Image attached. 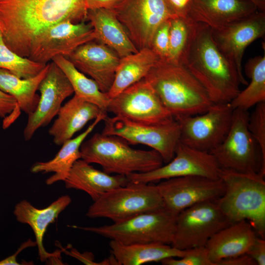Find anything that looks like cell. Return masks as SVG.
Returning a JSON list of instances; mask_svg holds the SVG:
<instances>
[{"instance_id":"obj_1","label":"cell","mask_w":265,"mask_h":265,"mask_svg":"<svg viewBox=\"0 0 265 265\" xmlns=\"http://www.w3.org/2000/svg\"><path fill=\"white\" fill-rule=\"evenodd\" d=\"M85 0H0V30L6 45L27 57L35 39L64 21H87Z\"/></svg>"},{"instance_id":"obj_2","label":"cell","mask_w":265,"mask_h":265,"mask_svg":"<svg viewBox=\"0 0 265 265\" xmlns=\"http://www.w3.org/2000/svg\"><path fill=\"white\" fill-rule=\"evenodd\" d=\"M183 64L202 85L213 104L230 103L240 92L235 66L215 43L211 28L196 22Z\"/></svg>"},{"instance_id":"obj_3","label":"cell","mask_w":265,"mask_h":265,"mask_svg":"<svg viewBox=\"0 0 265 265\" xmlns=\"http://www.w3.org/2000/svg\"><path fill=\"white\" fill-rule=\"evenodd\" d=\"M144 79L175 120L203 113L213 104L202 85L182 63L159 60Z\"/></svg>"},{"instance_id":"obj_4","label":"cell","mask_w":265,"mask_h":265,"mask_svg":"<svg viewBox=\"0 0 265 265\" xmlns=\"http://www.w3.org/2000/svg\"><path fill=\"white\" fill-rule=\"evenodd\" d=\"M265 176L221 169L220 178L225 185L216 202L230 223L245 220L260 237L265 235Z\"/></svg>"},{"instance_id":"obj_5","label":"cell","mask_w":265,"mask_h":265,"mask_svg":"<svg viewBox=\"0 0 265 265\" xmlns=\"http://www.w3.org/2000/svg\"><path fill=\"white\" fill-rule=\"evenodd\" d=\"M81 159L96 163L108 174L125 176L145 173L162 165L160 154L154 150L136 149L123 138L116 135L95 133L82 143Z\"/></svg>"},{"instance_id":"obj_6","label":"cell","mask_w":265,"mask_h":265,"mask_svg":"<svg viewBox=\"0 0 265 265\" xmlns=\"http://www.w3.org/2000/svg\"><path fill=\"white\" fill-rule=\"evenodd\" d=\"M177 215L164 207L111 225L69 227L95 233L124 244L159 242L171 245Z\"/></svg>"},{"instance_id":"obj_7","label":"cell","mask_w":265,"mask_h":265,"mask_svg":"<svg viewBox=\"0 0 265 265\" xmlns=\"http://www.w3.org/2000/svg\"><path fill=\"white\" fill-rule=\"evenodd\" d=\"M164 208L157 185L129 181L124 186L107 191L89 207L90 218H107L113 222Z\"/></svg>"},{"instance_id":"obj_8","label":"cell","mask_w":265,"mask_h":265,"mask_svg":"<svg viewBox=\"0 0 265 265\" xmlns=\"http://www.w3.org/2000/svg\"><path fill=\"white\" fill-rule=\"evenodd\" d=\"M104 121L103 134L119 136L129 144L148 146L158 152L166 163L174 158L180 138V126L175 119L165 123L149 124L107 115Z\"/></svg>"},{"instance_id":"obj_9","label":"cell","mask_w":265,"mask_h":265,"mask_svg":"<svg viewBox=\"0 0 265 265\" xmlns=\"http://www.w3.org/2000/svg\"><path fill=\"white\" fill-rule=\"evenodd\" d=\"M248 110L234 109L231 125L223 141L210 152L222 169L260 173L262 159L248 128Z\"/></svg>"},{"instance_id":"obj_10","label":"cell","mask_w":265,"mask_h":265,"mask_svg":"<svg viewBox=\"0 0 265 265\" xmlns=\"http://www.w3.org/2000/svg\"><path fill=\"white\" fill-rule=\"evenodd\" d=\"M215 200L196 204L177 214L173 247L183 250L205 247L215 233L231 224Z\"/></svg>"},{"instance_id":"obj_11","label":"cell","mask_w":265,"mask_h":265,"mask_svg":"<svg viewBox=\"0 0 265 265\" xmlns=\"http://www.w3.org/2000/svg\"><path fill=\"white\" fill-rule=\"evenodd\" d=\"M112 10L138 51L151 49L158 28L176 17L165 0H122Z\"/></svg>"},{"instance_id":"obj_12","label":"cell","mask_w":265,"mask_h":265,"mask_svg":"<svg viewBox=\"0 0 265 265\" xmlns=\"http://www.w3.org/2000/svg\"><path fill=\"white\" fill-rule=\"evenodd\" d=\"M233 110L230 103L213 104L203 113L176 119L180 126V141L191 148L210 152L227 135Z\"/></svg>"},{"instance_id":"obj_13","label":"cell","mask_w":265,"mask_h":265,"mask_svg":"<svg viewBox=\"0 0 265 265\" xmlns=\"http://www.w3.org/2000/svg\"><path fill=\"white\" fill-rule=\"evenodd\" d=\"M106 111L144 124H162L175 119L144 79L110 98Z\"/></svg>"},{"instance_id":"obj_14","label":"cell","mask_w":265,"mask_h":265,"mask_svg":"<svg viewBox=\"0 0 265 265\" xmlns=\"http://www.w3.org/2000/svg\"><path fill=\"white\" fill-rule=\"evenodd\" d=\"M221 171V168L211 153L191 148L180 141L175 149L174 158L165 165L149 172L133 173L127 177L130 182L152 183L190 175L218 179Z\"/></svg>"},{"instance_id":"obj_15","label":"cell","mask_w":265,"mask_h":265,"mask_svg":"<svg viewBox=\"0 0 265 265\" xmlns=\"http://www.w3.org/2000/svg\"><path fill=\"white\" fill-rule=\"evenodd\" d=\"M59 22L44 30L35 39L27 57L47 64L57 55H69L80 46L95 40L91 23Z\"/></svg>"},{"instance_id":"obj_16","label":"cell","mask_w":265,"mask_h":265,"mask_svg":"<svg viewBox=\"0 0 265 265\" xmlns=\"http://www.w3.org/2000/svg\"><path fill=\"white\" fill-rule=\"evenodd\" d=\"M156 185L164 207L177 214L196 204L215 200L225 190V185L221 178L196 175L166 179Z\"/></svg>"},{"instance_id":"obj_17","label":"cell","mask_w":265,"mask_h":265,"mask_svg":"<svg viewBox=\"0 0 265 265\" xmlns=\"http://www.w3.org/2000/svg\"><path fill=\"white\" fill-rule=\"evenodd\" d=\"M38 90L40 96L35 110L28 115L24 130L26 141H28L41 127L47 126L57 115L63 102L74 93L73 88L62 70L53 62L41 81Z\"/></svg>"},{"instance_id":"obj_18","label":"cell","mask_w":265,"mask_h":265,"mask_svg":"<svg viewBox=\"0 0 265 265\" xmlns=\"http://www.w3.org/2000/svg\"><path fill=\"white\" fill-rule=\"evenodd\" d=\"M212 30L213 39L220 51L235 66L240 83L247 85L242 73V61L246 47L265 34V12L252 14L223 28Z\"/></svg>"},{"instance_id":"obj_19","label":"cell","mask_w":265,"mask_h":265,"mask_svg":"<svg viewBox=\"0 0 265 265\" xmlns=\"http://www.w3.org/2000/svg\"><path fill=\"white\" fill-rule=\"evenodd\" d=\"M65 57L78 70L90 77L103 92H108L120 59L114 51L94 40L80 46Z\"/></svg>"},{"instance_id":"obj_20","label":"cell","mask_w":265,"mask_h":265,"mask_svg":"<svg viewBox=\"0 0 265 265\" xmlns=\"http://www.w3.org/2000/svg\"><path fill=\"white\" fill-rule=\"evenodd\" d=\"M247 0H192L188 17L217 30L236 22L258 10Z\"/></svg>"},{"instance_id":"obj_21","label":"cell","mask_w":265,"mask_h":265,"mask_svg":"<svg viewBox=\"0 0 265 265\" xmlns=\"http://www.w3.org/2000/svg\"><path fill=\"white\" fill-rule=\"evenodd\" d=\"M71 202L70 196L66 195L58 197L43 209L35 207L26 200H21L15 205L13 213L16 220L29 225L34 233L41 261L44 262L52 258L59 260L57 259L60 257V254L58 252L53 253L46 250L43 245V238L49 225L55 222L59 214Z\"/></svg>"},{"instance_id":"obj_22","label":"cell","mask_w":265,"mask_h":265,"mask_svg":"<svg viewBox=\"0 0 265 265\" xmlns=\"http://www.w3.org/2000/svg\"><path fill=\"white\" fill-rule=\"evenodd\" d=\"M251 224L243 220L231 223L215 233L206 244L208 256L214 265L228 258L246 254L256 238Z\"/></svg>"},{"instance_id":"obj_23","label":"cell","mask_w":265,"mask_h":265,"mask_svg":"<svg viewBox=\"0 0 265 265\" xmlns=\"http://www.w3.org/2000/svg\"><path fill=\"white\" fill-rule=\"evenodd\" d=\"M107 113L97 106L75 95L60 108L49 130L53 143L61 146L90 121Z\"/></svg>"},{"instance_id":"obj_24","label":"cell","mask_w":265,"mask_h":265,"mask_svg":"<svg viewBox=\"0 0 265 265\" xmlns=\"http://www.w3.org/2000/svg\"><path fill=\"white\" fill-rule=\"evenodd\" d=\"M64 182L67 189L82 190L94 201L107 191L126 185L129 181L125 175H111L80 159L74 163Z\"/></svg>"},{"instance_id":"obj_25","label":"cell","mask_w":265,"mask_h":265,"mask_svg":"<svg viewBox=\"0 0 265 265\" xmlns=\"http://www.w3.org/2000/svg\"><path fill=\"white\" fill-rule=\"evenodd\" d=\"M87 21L93 27L95 40L112 49L120 58L138 51L112 9H88Z\"/></svg>"},{"instance_id":"obj_26","label":"cell","mask_w":265,"mask_h":265,"mask_svg":"<svg viewBox=\"0 0 265 265\" xmlns=\"http://www.w3.org/2000/svg\"><path fill=\"white\" fill-rule=\"evenodd\" d=\"M107 115V113H106L99 116L84 132L76 137L65 141L53 159L35 163L31 167V172L33 173H53L46 180V183L48 185L59 181H64L74 163L81 159L80 148L82 142Z\"/></svg>"},{"instance_id":"obj_27","label":"cell","mask_w":265,"mask_h":265,"mask_svg":"<svg viewBox=\"0 0 265 265\" xmlns=\"http://www.w3.org/2000/svg\"><path fill=\"white\" fill-rule=\"evenodd\" d=\"M111 255L118 265H141L161 262L164 259L181 258L187 250H179L171 245L159 242L124 244L114 240L109 242Z\"/></svg>"},{"instance_id":"obj_28","label":"cell","mask_w":265,"mask_h":265,"mask_svg":"<svg viewBox=\"0 0 265 265\" xmlns=\"http://www.w3.org/2000/svg\"><path fill=\"white\" fill-rule=\"evenodd\" d=\"M159 60L156 53L148 48L121 58L113 82L107 93L108 97L110 98L114 97L144 79Z\"/></svg>"},{"instance_id":"obj_29","label":"cell","mask_w":265,"mask_h":265,"mask_svg":"<svg viewBox=\"0 0 265 265\" xmlns=\"http://www.w3.org/2000/svg\"><path fill=\"white\" fill-rule=\"evenodd\" d=\"M49 67V63L38 75L28 79L20 78L0 68V90L14 97L19 108L28 115L37 107L39 96L36 91Z\"/></svg>"},{"instance_id":"obj_30","label":"cell","mask_w":265,"mask_h":265,"mask_svg":"<svg viewBox=\"0 0 265 265\" xmlns=\"http://www.w3.org/2000/svg\"><path fill=\"white\" fill-rule=\"evenodd\" d=\"M53 61L64 72L74 90L75 95L93 104L103 110L106 108L110 98L106 93L103 92L97 83L92 79L78 70L65 56L57 55Z\"/></svg>"},{"instance_id":"obj_31","label":"cell","mask_w":265,"mask_h":265,"mask_svg":"<svg viewBox=\"0 0 265 265\" xmlns=\"http://www.w3.org/2000/svg\"><path fill=\"white\" fill-rule=\"evenodd\" d=\"M245 70L250 82L230 103L233 109L248 110L256 104L265 102V54L249 59L245 65Z\"/></svg>"},{"instance_id":"obj_32","label":"cell","mask_w":265,"mask_h":265,"mask_svg":"<svg viewBox=\"0 0 265 265\" xmlns=\"http://www.w3.org/2000/svg\"><path fill=\"white\" fill-rule=\"evenodd\" d=\"M196 23L189 17L176 16L170 19L168 55L166 61L182 63L191 42Z\"/></svg>"},{"instance_id":"obj_33","label":"cell","mask_w":265,"mask_h":265,"mask_svg":"<svg viewBox=\"0 0 265 265\" xmlns=\"http://www.w3.org/2000/svg\"><path fill=\"white\" fill-rule=\"evenodd\" d=\"M46 65L13 52L4 42L0 30V68L7 70L20 78L28 79L38 75Z\"/></svg>"},{"instance_id":"obj_34","label":"cell","mask_w":265,"mask_h":265,"mask_svg":"<svg viewBox=\"0 0 265 265\" xmlns=\"http://www.w3.org/2000/svg\"><path fill=\"white\" fill-rule=\"evenodd\" d=\"M248 128L252 137L259 147L262 158L260 174L265 175V102L255 105L251 114L249 115Z\"/></svg>"},{"instance_id":"obj_35","label":"cell","mask_w":265,"mask_h":265,"mask_svg":"<svg viewBox=\"0 0 265 265\" xmlns=\"http://www.w3.org/2000/svg\"><path fill=\"white\" fill-rule=\"evenodd\" d=\"M177 258H167L160 263L163 265H214L209 259L205 246L187 249L184 256Z\"/></svg>"},{"instance_id":"obj_36","label":"cell","mask_w":265,"mask_h":265,"mask_svg":"<svg viewBox=\"0 0 265 265\" xmlns=\"http://www.w3.org/2000/svg\"><path fill=\"white\" fill-rule=\"evenodd\" d=\"M170 19L163 23L156 31L151 49L161 60H167L169 50Z\"/></svg>"},{"instance_id":"obj_37","label":"cell","mask_w":265,"mask_h":265,"mask_svg":"<svg viewBox=\"0 0 265 265\" xmlns=\"http://www.w3.org/2000/svg\"><path fill=\"white\" fill-rule=\"evenodd\" d=\"M251 257L257 265H265V240L257 237L246 253Z\"/></svg>"},{"instance_id":"obj_38","label":"cell","mask_w":265,"mask_h":265,"mask_svg":"<svg viewBox=\"0 0 265 265\" xmlns=\"http://www.w3.org/2000/svg\"><path fill=\"white\" fill-rule=\"evenodd\" d=\"M165 1L174 15L189 18L188 12L192 0H165Z\"/></svg>"},{"instance_id":"obj_39","label":"cell","mask_w":265,"mask_h":265,"mask_svg":"<svg viewBox=\"0 0 265 265\" xmlns=\"http://www.w3.org/2000/svg\"><path fill=\"white\" fill-rule=\"evenodd\" d=\"M17 107L19 108L14 98L0 90V117L5 118Z\"/></svg>"},{"instance_id":"obj_40","label":"cell","mask_w":265,"mask_h":265,"mask_svg":"<svg viewBox=\"0 0 265 265\" xmlns=\"http://www.w3.org/2000/svg\"><path fill=\"white\" fill-rule=\"evenodd\" d=\"M216 265H257L255 261L248 255L244 254L223 259Z\"/></svg>"},{"instance_id":"obj_41","label":"cell","mask_w":265,"mask_h":265,"mask_svg":"<svg viewBox=\"0 0 265 265\" xmlns=\"http://www.w3.org/2000/svg\"><path fill=\"white\" fill-rule=\"evenodd\" d=\"M122 0H85L87 9H113Z\"/></svg>"},{"instance_id":"obj_42","label":"cell","mask_w":265,"mask_h":265,"mask_svg":"<svg viewBox=\"0 0 265 265\" xmlns=\"http://www.w3.org/2000/svg\"><path fill=\"white\" fill-rule=\"evenodd\" d=\"M36 243L35 241H34L31 239H28L26 241L23 243L21 246L19 247L18 250L15 252V253L6 258L5 259L0 261V265H20L17 261V257L18 254L24 249L29 247L35 246Z\"/></svg>"},{"instance_id":"obj_43","label":"cell","mask_w":265,"mask_h":265,"mask_svg":"<svg viewBox=\"0 0 265 265\" xmlns=\"http://www.w3.org/2000/svg\"><path fill=\"white\" fill-rule=\"evenodd\" d=\"M253 4L257 7L258 10L265 12V0H247Z\"/></svg>"}]
</instances>
